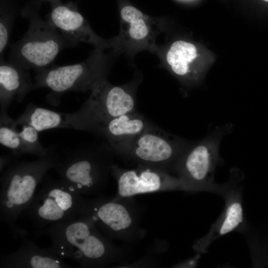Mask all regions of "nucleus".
Segmentation results:
<instances>
[{"label": "nucleus", "mask_w": 268, "mask_h": 268, "mask_svg": "<svg viewBox=\"0 0 268 268\" xmlns=\"http://www.w3.org/2000/svg\"><path fill=\"white\" fill-rule=\"evenodd\" d=\"M42 2L39 0L26 2L21 14L28 20V29L19 40L9 47L8 61L29 70L48 67L61 51L77 45L41 18Z\"/></svg>", "instance_id": "nucleus-3"}, {"label": "nucleus", "mask_w": 268, "mask_h": 268, "mask_svg": "<svg viewBox=\"0 0 268 268\" xmlns=\"http://www.w3.org/2000/svg\"><path fill=\"white\" fill-rule=\"evenodd\" d=\"M198 56L196 46L190 42H173L165 55V61L174 73L181 77L191 73V64Z\"/></svg>", "instance_id": "nucleus-19"}, {"label": "nucleus", "mask_w": 268, "mask_h": 268, "mask_svg": "<svg viewBox=\"0 0 268 268\" xmlns=\"http://www.w3.org/2000/svg\"><path fill=\"white\" fill-rule=\"evenodd\" d=\"M17 125L20 126V129L18 130L25 154L33 155L38 158H41L48 154L50 147L43 146L40 141L38 131L25 123Z\"/></svg>", "instance_id": "nucleus-22"}, {"label": "nucleus", "mask_w": 268, "mask_h": 268, "mask_svg": "<svg viewBox=\"0 0 268 268\" xmlns=\"http://www.w3.org/2000/svg\"><path fill=\"white\" fill-rule=\"evenodd\" d=\"M42 2L43 1H48L51 4L57 3L60 2H62L61 0H39Z\"/></svg>", "instance_id": "nucleus-24"}, {"label": "nucleus", "mask_w": 268, "mask_h": 268, "mask_svg": "<svg viewBox=\"0 0 268 268\" xmlns=\"http://www.w3.org/2000/svg\"><path fill=\"white\" fill-rule=\"evenodd\" d=\"M265 1H268V0H264Z\"/></svg>", "instance_id": "nucleus-25"}, {"label": "nucleus", "mask_w": 268, "mask_h": 268, "mask_svg": "<svg viewBox=\"0 0 268 268\" xmlns=\"http://www.w3.org/2000/svg\"><path fill=\"white\" fill-rule=\"evenodd\" d=\"M233 127L231 123L218 126L201 140L190 142L176 163L173 171L195 192L212 191L223 196L232 188L231 180L218 185L213 178L219 160L220 144Z\"/></svg>", "instance_id": "nucleus-5"}, {"label": "nucleus", "mask_w": 268, "mask_h": 268, "mask_svg": "<svg viewBox=\"0 0 268 268\" xmlns=\"http://www.w3.org/2000/svg\"><path fill=\"white\" fill-rule=\"evenodd\" d=\"M114 155L108 142L85 144L66 150L54 168L82 195H95L108 182Z\"/></svg>", "instance_id": "nucleus-4"}, {"label": "nucleus", "mask_w": 268, "mask_h": 268, "mask_svg": "<svg viewBox=\"0 0 268 268\" xmlns=\"http://www.w3.org/2000/svg\"><path fill=\"white\" fill-rule=\"evenodd\" d=\"M111 174L115 179L117 191L115 200L134 196L170 191L195 192L178 177L156 167L138 165L134 169H124L114 164Z\"/></svg>", "instance_id": "nucleus-11"}, {"label": "nucleus", "mask_w": 268, "mask_h": 268, "mask_svg": "<svg viewBox=\"0 0 268 268\" xmlns=\"http://www.w3.org/2000/svg\"><path fill=\"white\" fill-rule=\"evenodd\" d=\"M94 49L85 60L75 64L54 66L35 70L34 89L48 88L47 101L53 105L68 91H91L100 80L107 78L111 64V55Z\"/></svg>", "instance_id": "nucleus-6"}, {"label": "nucleus", "mask_w": 268, "mask_h": 268, "mask_svg": "<svg viewBox=\"0 0 268 268\" xmlns=\"http://www.w3.org/2000/svg\"><path fill=\"white\" fill-rule=\"evenodd\" d=\"M14 157L12 153L0 156V173L3 171L4 168L10 162L11 160Z\"/></svg>", "instance_id": "nucleus-23"}, {"label": "nucleus", "mask_w": 268, "mask_h": 268, "mask_svg": "<svg viewBox=\"0 0 268 268\" xmlns=\"http://www.w3.org/2000/svg\"><path fill=\"white\" fill-rule=\"evenodd\" d=\"M33 89L34 82L29 70L0 59V110L7 111L14 100L22 102Z\"/></svg>", "instance_id": "nucleus-17"}, {"label": "nucleus", "mask_w": 268, "mask_h": 268, "mask_svg": "<svg viewBox=\"0 0 268 268\" xmlns=\"http://www.w3.org/2000/svg\"><path fill=\"white\" fill-rule=\"evenodd\" d=\"M132 198L85 199L79 217L92 222L110 240L134 242L143 238L145 230L140 227V210Z\"/></svg>", "instance_id": "nucleus-8"}, {"label": "nucleus", "mask_w": 268, "mask_h": 268, "mask_svg": "<svg viewBox=\"0 0 268 268\" xmlns=\"http://www.w3.org/2000/svg\"><path fill=\"white\" fill-rule=\"evenodd\" d=\"M20 247L14 253L3 255L0 268H67L70 266L48 248L41 249L24 238Z\"/></svg>", "instance_id": "nucleus-16"}, {"label": "nucleus", "mask_w": 268, "mask_h": 268, "mask_svg": "<svg viewBox=\"0 0 268 268\" xmlns=\"http://www.w3.org/2000/svg\"><path fill=\"white\" fill-rule=\"evenodd\" d=\"M120 15V33L112 38L113 53L133 55L143 50L157 53L156 39L162 31V21L130 4L121 7Z\"/></svg>", "instance_id": "nucleus-12"}, {"label": "nucleus", "mask_w": 268, "mask_h": 268, "mask_svg": "<svg viewBox=\"0 0 268 268\" xmlns=\"http://www.w3.org/2000/svg\"><path fill=\"white\" fill-rule=\"evenodd\" d=\"M59 155L54 146L48 154L30 161L12 164L0 177V217L10 228L14 238L23 239L27 231L16 221L32 201L35 192L47 172L54 168Z\"/></svg>", "instance_id": "nucleus-2"}, {"label": "nucleus", "mask_w": 268, "mask_h": 268, "mask_svg": "<svg viewBox=\"0 0 268 268\" xmlns=\"http://www.w3.org/2000/svg\"><path fill=\"white\" fill-rule=\"evenodd\" d=\"M18 9L14 0H0V57L8 45Z\"/></svg>", "instance_id": "nucleus-21"}, {"label": "nucleus", "mask_w": 268, "mask_h": 268, "mask_svg": "<svg viewBox=\"0 0 268 268\" xmlns=\"http://www.w3.org/2000/svg\"><path fill=\"white\" fill-rule=\"evenodd\" d=\"M16 125L28 124L39 132L56 128L75 130L74 113L56 112L28 103L20 116L15 119Z\"/></svg>", "instance_id": "nucleus-18"}, {"label": "nucleus", "mask_w": 268, "mask_h": 268, "mask_svg": "<svg viewBox=\"0 0 268 268\" xmlns=\"http://www.w3.org/2000/svg\"><path fill=\"white\" fill-rule=\"evenodd\" d=\"M190 142L150 125L120 157L136 164L173 171Z\"/></svg>", "instance_id": "nucleus-10"}, {"label": "nucleus", "mask_w": 268, "mask_h": 268, "mask_svg": "<svg viewBox=\"0 0 268 268\" xmlns=\"http://www.w3.org/2000/svg\"><path fill=\"white\" fill-rule=\"evenodd\" d=\"M224 209L217 220L212 224L207 233L198 240L193 245L198 252L205 253L208 246L215 240L242 228L244 223L242 191L235 186L223 197Z\"/></svg>", "instance_id": "nucleus-14"}, {"label": "nucleus", "mask_w": 268, "mask_h": 268, "mask_svg": "<svg viewBox=\"0 0 268 268\" xmlns=\"http://www.w3.org/2000/svg\"><path fill=\"white\" fill-rule=\"evenodd\" d=\"M150 125L136 110L110 120L101 129L98 135L104 136L115 154L120 156Z\"/></svg>", "instance_id": "nucleus-15"}, {"label": "nucleus", "mask_w": 268, "mask_h": 268, "mask_svg": "<svg viewBox=\"0 0 268 268\" xmlns=\"http://www.w3.org/2000/svg\"><path fill=\"white\" fill-rule=\"evenodd\" d=\"M0 142L8 148L15 157L25 154L15 119L11 118L7 111L0 110Z\"/></svg>", "instance_id": "nucleus-20"}, {"label": "nucleus", "mask_w": 268, "mask_h": 268, "mask_svg": "<svg viewBox=\"0 0 268 268\" xmlns=\"http://www.w3.org/2000/svg\"><path fill=\"white\" fill-rule=\"evenodd\" d=\"M137 86L136 81L115 85L107 78L100 80L90 91L87 100L74 112L76 130L98 135L110 120L136 111Z\"/></svg>", "instance_id": "nucleus-7"}, {"label": "nucleus", "mask_w": 268, "mask_h": 268, "mask_svg": "<svg viewBox=\"0 0 268 268\" xmlns=\"http://www.w3.org/2000/svg\"><path fill=\"white\" fill-rule=\"evenodd\" d=\"M51 240L48 249L62 259H71L81 268H103L121 262L125 254L90 221L78 217L49 225L40 231Z\"/></svg>", "instance_id": "nucleus-1"}, {"label": "nucleus", "mask_w": 268, "mask_h": 268, "mask_svg": "<svg viewBox=\"0 0 268 268\" xmlns=\"http://www.w3.org/2000/svg\"><path fill=\"white\" fill-rule=\"evenodd\" d=\"M51 5L47 20L67 39L77 45L79 43H85L96 49H112V38L104 39L96 33L79 11L76 2H60Z\"/></svg>", "instance_id": "nucleus-13"}, {"label": "nucleus", "mask_w": 268, "mask_h": 268, "mask_svg": "<svg viewBox=\"0 0 268 268\" xmlns=\"http://www.w3.org/2000/svg\"><path fill=\"white\" fill-rule=\"evenodd\" d=\"M85 201L72 184L61 178L45 182L23 214L42 228L78 218Z\"/></svg>", "instance_id": "nucleus-9"}]
</instances>
